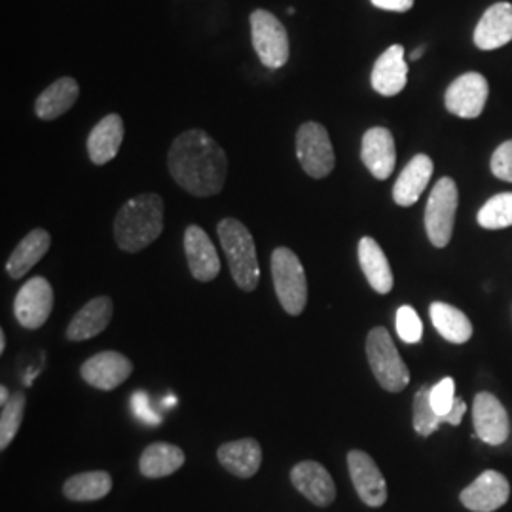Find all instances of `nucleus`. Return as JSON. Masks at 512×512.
Listing matches in <instances>:
<instances>
[{
    "label": "nucleus",
    "mask_w": 512,
    "mask_h": 512,
    "mask_svg": "<svg viewBox=\"0 0 512 512\" xmlns=\"http://www.w3.org/2000/svg\"><path fill=\"white\" fill-rule=\"evenodd\" d=\"M10 397H12V395L8 393V387H6V385H2V387H0V404L4 406V404L10 401Z\"/></svg>",
    "instance_id": "37"
},
{
    "label": "nucleus",
    "mask_w": 512,
    "mask_h": 512,
    "mask_svg": "<svg viewBox=\"0 0 512 512\" xmlns=\"http://www.w3.org/2000/svg\"><path fill=\"white\" fill-rule=\"evenodd\" d=\"M429 395H431V385H423L414 397V429L421 437L433 435L435 431H439L440 423H444L435 414Z\"/></svg>",
    "instance_id": "32"
},
{
    "label": "nucleus",
    "mask_w": 512,
    "mask_h": 512,
    "mask_svg": "<svg viewBox=\"0 0 512 512\" xmlns=\"http://www.w3.org/2000/svg\"><path fill=\"white\" fill-rule=\"evenodd\" d=\"M133 372V363L118 351H101L80 366L86 384L101 391H112L124 384Z\"/></svg>",
    "instance_id": "13"
},
{
    "label": "nucleus",
    "mask_w": 512,
    "mask_h": 512,
    "mask_svg": "<svg viewBox=\"0 0 512 512\" xmlns=\"http://www.w3.org/2000/svg\"><path fill=\"white\" fill-rule=\"evenodd\" d=\"M272 279L275 294L283 310L300 315L308 304V277L300 258L287 247H277L272 253Z\"/></svg>",
    "instance_id": "4"
},
{
    "label": "nucleus",
    "mask_w": 512,
    "mask_h": 512,
    "mask_svg": "<svg viewBox=\"0 0 512 512\" xmlns=\"http://www.w3.org/2000/svg\"><path fill=\"white\" fill-rule=\"evenodd\" d=\"M509 497L511 484L497 471H484L459 495L465 509L473 512L497 511L509 501Z\"/></svg>",
    "instance_id": "15"
},
{
    "label": "nucleus",
    "mask_w": 512,
    "mask_h": 512,
    "mask_svg": "<svg viewBox=\"0 0 512 512\" xmlns=\"http://www.w3.org/2000/svg\"><path fill=\"white\" fill-rule=\"evenodd\" d=\"M429 315H431L433 327L439 330L444 340L452 344H465L471 340L473 325L469 317L458 308L444 302H433Z\"/></svg>",
    "instance_id": "28"
},
{
    "label": "nucleus",
    "mask_w": 512,
    "mask_h": 512,
    "mask_svg": "<svg viewBox=\"0 0 512 512\" xmlns=\"http://www.w3.org/2000/svg\"><path fill=\"white\" fill-rule=\"evenodd\" d=\"M294 488L317 507H329L336 499V484L329 471L317 461H300L291 471Z\"/></svg>",
    "instance_id": "16"
},
{
    "label": "nucleus",
    "mask_w": 512,
    "mask_h": 512,
    "mask_svg": "<svg viewBox=\"0 0 512 512\" xmlns=\"http://www.w3.org/2000/svg\"><path fill=\"white\" fill-rule=\"evenodd\" d=\"M251 38L260 63L268 69H281L291 57V44L285 25L268 10L251 14Z\"/></svg>",
    "instance_id": "6"
},
{
    "label": "nucleus",
    "mask_w": 512,
    "mask_h": 512,
    "mask_svg": "<svg viewBox=\"0 0 512 512\" xmlns=\"http://www.w3.org/2000/svg\"><path fill=\"white\" fill-rule=\"evenodd\" d=\"M348 469L351 482L363 503L372 509L382 507L387 501V482L376 461L366 452L351 450L348 454Z\"/></svg>",
    "instance_id": "12"
},
{
    "label": "nucleus",
    "mask_w": 512,
    "mask_h": 512,
    "mask_svg": "<svg viewBox=\"0 0 512 512\" xmlns=\"http://www.w3.org/2000/svg\"><path fill=\"white\" fill-rule=\"evenodd\" d=\"M361 160L378 181L391 177L397 164V148L389 129L372 128L366 131L361 145Z\"/></svg>",
    "instance_id": "17"
},
{
    "label": "nucleus",
    "mask_w": 512,
    "mask_h": 512,
    "mask_svg": "<svg viewBox=\"0 0 512 512\" xmlns=\"http://www.w3.org/2000/svg\"><path fill=\"white\" fill-rule=\"evenodd\" d=\"M220 465L238 478H253L262 465V446L256 439L224 442L217 452Z\"/></svg>",
    "instance_id": "21"
},
{
    "label": "nucleus",
    "mask_w": 512,
    "mask_h": 512,
    "mask_svg": "<svg viewBox=\"0 0 512 512\" xmlns=\"http://www.w3.org/2000/svg\"><path fill=\"white\" fill-rule=\"evenodd\" d=\"M475 435L490 446L507 442L511 435V423L505 406L492 393H478L473 403Z\"/></svg>",
    "instance_id": "11"
},
{
    "label": "nucleus",
    "mask_w": 512,
    "mask_h": 512,
    "mask_svg": "<svg viewBox=\"0 0 512 512\" xmlns=\"http://www.w3.org/2000/svg\"><path fill=\"white\" fill-rule=\"evenodd\" d=\"M359 264L365 274L366 281L376 293L387 294L393 289V272L389 260L385 256L378 241L372 238H363L359 241Z\"/></svg>",
    "instance_id": "26"
},
{
    "label": "nucleus",
    "mask_w": 512,
    "mask_h": 512,
    "mask_svg": "<svg viewBox=\"0 0 512 512\" xmlns=\"http://www.w3.org/2000/svg\"><path fill=\"white\" fill-rule=\"evenodd\" d=\"M366 357L378 384L389 393H399L410 384V370L404 365L403 357L395 348L393 338L384 327L368 332Z\"/></svg>",
    "instance_id": "5"
},
{
    "label": "nucleus",
    "mask_w": 512,
    "mask_h": 512,
    "mask_svg": "<svg viewBox=\"0 0 512 512\" xmlns=\"http://www.w3.org/2000/svg\"><path fill=\"white\" fill-rule=\"evenodd\" d=\"M112 313H114V304L109 296L93 298L82 310L76 311L73 321L69 323L67 338L73 342H84L93 336H99L109 327Z\"/></svg>",
    "instance_id": "20"
},
{
    "label": "nucleus",
    "mask_w": 512,
    "mask_h": 512,
    "mask_svg": "<svg viewBox=\"0 0 512 512\" xmlns=\"http://www.w3.org/2000/svg\"><path fill=\"white\" fill-rule=\"evenodd\" d=\"M296 156L311 179L329 177L336 165L329 131L319 122H306L296 131Z\"/></svg>",
    "instance_id": "8"
},
{
    "label": "nucleus",
    "mask_w": 512,
    "mask_h": 512,
    "mask_svg": "<svg viewBox=\"0 0 512 512\" xmlns=\"http://www.w3.org/2000/svg\"><path fill=\"white\" fill-rule=\"evenodd\" d=\"M458 203V186L450 177H442L439 183L435 184L425 207L427 238L439 249L446 247L452 239Z\"/></svg>",
    "instance_id": "7"
},
{
    "label": "nucleus",
    "mask_w": 512,
    "mask_h": 512,
    "mask_svg": "<svg viewBox=\"0 0 512 512\" xmlns=\"http://www.w3.org/2000/svg\"><path fill=\"white\" fill-rule=\"evenodd\" d=\"M164 232V200L158 194H139L124 203L114 219V239L126 253H139Z\"/></svg>",
    "instance_id": "2"
},
{
    "label": "nucleus",
    "mask_w": 512,
    "mask_h": 512,
    "mask_svg": "<svg viewBox=\"0 0 512 512\" xmlns=\"http://www.w3.org/2000/svg\"><path fill=\"white\" fill-rule=\"evenodd\" d=\"M186 461L183 450L169 442H154L145 448L139 469L147 478H165L177 473Z\"/></svg>",
    "instance_id": "27"
},
{
    "label": "nucleus",
    "mask_w": 512,
    "mask_h": 512,
    "mask_svg": "<svg viewBox=\"0 0 512 512\" xmlns=\"http://www.w3.org/2000/svg\"><path fill=\"white\" fill-rule=\"evenodd\" d=\"M488 95L490 86L482 74H461L446 90V109L454 116L473 120L482 114Z\"/></svg>",
    "instance_id": "10"
},
{
    "label": "nucleus",
    "mask_w": 512,
    "mask_h": 512,
    "mask_svg": "<svg viewBox=\"0 0 512 512\" xmlns=\"http://www.w3.org/2000/svg\"><path fill=\"white\" fill-rule=\"evenodd\" d=\"M423 52H425V46H420V48H416L412 54H410V59H420L421 55H423Z\"/></svg>",
    "instance_id": "38"
},
{
    "label": "nucleus",
    "mask_w": 512,
    "mask_h": 512,
    "mask_svg": "<svg viewBox=\"0 0 512 512\" xmlns=\"http://www.w3.org/2000/svg\"><path fill=\"white\" fill-rule=\"evenodd\" d=\"M80 95V86L71 76H63L40 93L35 103V114L44 122H52L73 109Z\"/></svg>",
    "instance_id": "25"
},
{
    "label": "nucleus",
    "mask_w": 512,
    "mask_h": 512,
    "mask_svg": "<svg viewBox=\"0 0 512 512\" xmlns=\"http://www.w3.org/2000/svg\"><path fill=\"white\" fill-rule=\"evenodd\" d=\"M52 236L44 228L31 230L25 238L21 239L18 247L6 262V272L12 279H21L23 275L29 274L44 255L50 251Z\"/></svg>",
    "instance_id": "24"
},
{
    "label": "nucleus",
    "mask_w": 512,
    "mask_h": 512,
    "mask_svg": "<svg viewBox=\"0 0 512 512\" xmlns=\"http://www.w3.org/2000/svg\"><path fill=\"white\" fill-rule=\"evenodd\" d=\"M167 167L173 181L196 198L217 196L226 183L228 158L203 129H188L169 148Z\"/></svg>",
    "instance_id": "1"
},
{
    "label": "nucleus",
    "mask_w": 512,
    "mask_h": 512,
    "mask_svg": "<svg viewBox=\"0 0 512 512\" xmlns=\"http://www.w3.org/2000/svg\"><path fill=\"white\" fill-rule=\"evenodd\" d=\"M370 2L380 10L397 12V14H404L414 6V0H370Z\"/></svg>",
    "instance_id": "36"
},
{
    "label": "nucleus",
    "mask_w": 512,
    "mask_h": 512,
    "mask_svg": "<svg viewBox=\"0 0 512 512\" xmlns=\"http://www.w3.org/2000/svg\"><path fill=\"white\" fill-rule=\"evenodd\" d=\"M492 173L497 179L512 183V141L503 143L492 156Z\"/></svg>",
    "instance_id": "34"
},
{
    "label": "nucleus",
    "mask_w": 512,
    "mask_h": 512,
    "mask_svg": "<svg viewBox=\"0 0 512 512\" xmlns=\"http://www.w3.org/2000/svg\"><path fill=\"white\" fill-rule=\"evenodd\" d=\"M512 40V4L497 2L486 10L475 29L480 50H497Z\"/></svg>",
    "instance_id": "19"
},
{
    "label": "nucleus",
    "mask_w": 512,
    "mask_h": 512,
    "mask_svg": "<svg viewBox=\"0 0 512 512\" xmlns=\"http://www.w3.org/2000/svg\"><path fill=\"white\" fill-rule=\"evenodd\" d=\"M478 224L486 230H503L512 226V192L490 198L478 211Z\"/></svg>",
    "instance_id": "30"
},
{
    "label": "nucleus",
    "mask_w": 512,
    "mask_h": 512,
    "mask_svg": "<svg viewBox=\"0 0 512 512\" xmlns=\"http://www.w3.org/2000/svg\"><path fill=\"white\" fill-rule=\"evenodd\" d=\"M433 160L427 154L414 156L393 186V200L401 207H410L420 200L433 177Z\"/></svg>",
    "instance_id": "22"
},
{
    "label": "nucleus",
    "mask_w": 512,
    "mask_h": 512,
    "mask_svg": "<svg viewBox=\"0 0 512 512\" xmlns=\"http://www.w3.org/2000/svg\"><path fill=\"white\" fill-rule=\"evenodd\" d=\"M6 351V336H4V330H0V353Z\"/></svg>",
    "instance_id": "39"
},
{
    "label": "nucleus",
    "mask_w": 512,
    "mask_h": 512,
    "mask_svg": "<svg viewBox=\"0 0 512 512\" xmlns=\"http://www.w3.org/2000/svg\"><path fill=\"white\" fill-rule=\"evenodd\" d=\"M25 414V395L18 391L2 406L0 414V450H6L16 439Z\"/></svg>",
    "instance_id": "31"
},
{
    "label": "nucleus",
    "mask_w": 512,
    "mask_h": 512,
    "mask_svg": "<svg viewBox=\"0 0 512 512\" xmlns=\"http://www.w3.org/2000/svg\"><path fill=\"white\" fill-rule=\"evenodd\" d=\"M124 120L120 114H109L92 129L88 137V154L95 165L109 164L116 158L124 141Z\"/></svg>",
    "instance_id": "23"
},
{
    "label": "nucleus",
    "mask_w": 512,
    "mask_h": 512,
    "mask_svg": "<svg viewBox=\"0 0 512 512\" xmlns=\"http://www.w3.org/2000/svg\"><path fill=\"white\" fill-rule=\"evenodd\" d=\"M54 311V289L46 277H33L19 289L14 315L23 329L37 330Z\"/></svg>",
    "instance_id": "9"
},
{
    "label": "nucleus",
    "mask_w": 512,
    "mask_h": 512,
    "mask_svg": "<svg viewBox=\"0 0 512 512\" xmlns=\"http://www.w3.org/2000/svg\"><path fill=\"white\" fill-rule=\"evenodd\" d=\"M184 255L194 279L202 283L217 279L220 274L219 253L202 226L190 224L184 230Z\"/></svg>",
    "instance_id": "14"
},
{
    "label": "nucleus",
    "mask_w": 512,
    "mask_h": 512,
    "mask_svg": "<svg viewBox=\"0 0 512 512\" xmlns=\"http://www.w3.org/2000/svg\"><path fill=\"white\" fill-rule=\"evenodd\" d=\"M131 408H133L135 416H137L139 420L148 423V425H158V423H162V418L148 406L147 393H143V391H135V393H133V397H131Z\"/></svg>",
    "instance_id": "35"
},
{
    "label": "nucleus",
    "mask_w": 512,
    "mask_h": 512,
    "mask_svg": "<svg viewBox=\"0 0 512 512\" xmlns=\"http://www.w3.org/2000/svg\"><path fill=\"white\" fill-rule=\"evenodd\" d=\"M112 490V476L107 471H88L71 476L63 484V495L74 503L99 501Z\"/></svg>",
    "instance_id": "29"
},
{
    "label": "nucleus",
    "mask_w": 512,
    "mask_h": 512,
    "mask_svg": "<svg viewBox=\"0 0 512 512\" xmlns=\"http://www.w3.org/2000/svg\"><path fill=\"white\" fill-rule=\"evenodd\" d=\"M397 332L401 340L406 344H418L421 342L423 334V325H421L420 315L412 306H401L397 310Z\"/></svg>",
    "instance_id": "33"
},
{
    "label": "nucleus",
    "mask_w": 512,
    "mask_h": 512,
    "mask_svg": "<svg viewBox=\"0 0 512 512\" xmlns=\"http://www.w3.org/2000/svg\"><path fill=\"white\" fill-rule=\"evenodd\" d=\"M370 82L372 88L385 97H393L403 92L408 82V65L401 44H393L378 57L370 74Z\"/></svg>",
    "instance_id": "18"
},
{
    "label": "nucleus",
    "mask_w": 512,
    "mask_h": 512,
    "mask_svg": "<svg viewBox=\"0 0 512 512\" xmlns=\"http://www.w3.org/2000/svg\"><path fill=\"white\" fill-rule=\"evenodd\" d=\"M217 232L236 285L245 293H253L260 281V264L249 228L241 220L228 217L220 220Z\"/></svg>",
    "instance_id": "3"
}]
</instances>
